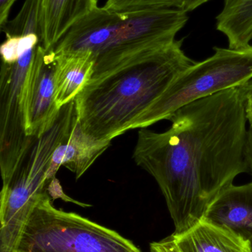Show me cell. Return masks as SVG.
<instances>
[{"label": "cell", "mask_w": 252, "mask_h": 252, "mask_svg": "<svg viewBox=\"0 0 252 252\" xmlns=\"http://www.w3.org/2000/svg\"><path fill=\"white\" fill-rule=\"evenodd\" d=\"M186 0H108L105 8L116 12H134L158 9H183Z\"/></svg>", "instance_id": "15"}, {"label": "cell", "mask_w": 252, "mask_h": 252, "mask_svg": "<svg viewBox=\"0 0 252 252\" xmlns=\"http://www.w3.org/2000/svg\"><path fill=\"white\" fill-rule=\"evenodd\" d=\"M171 237L180 252H252L250 240L204 218L188 230Z\"/></svg>", "instance_id": "10"}, {"label": "cell", "mask_w": 252, "mask_h": 252, "mask_svg": "<svg viewBox=\"0 0 252 252\" xmlns=\"http://www.w3.org/2000/svg\"><path fill=\"white\" fill-rule=\"evenodd\" d=\"M36 50L25 53L14 63L1 62L0 167L3 185L7 184L13 176L33 139L27 135L25 129L24 91L27 75Z\"/></svg>", "instance_id": "7"}, {"label": "cell", "mask_w": 252, "mask_h": 252, "mask_svg": "<svg viewBox=\"0 0 252 252\" xmlns=\"http://www.w3.org/2000/svg\"><path fill=\"white\" fill-rule=\"evenodd\" d=\"M150 252H180L176 247L171 235L162 241L150 244Z\"/></svg>", "instance_id": "17"}, {"label": "cell", "mask_w": 252, "mask_h": 252, "mask_svg": "<svg viewBox=\"0 0 252 252\" xmlns=\"http://www.w3.org/2000/svg\"><path fill=\"white\" fill-rule=\"evenodd\" d=\"M57 57L54 49L40 45L28 71L24 91L27 135L38 137L47 131L59 116L56 102Z\"/></svg>", "instance_id": "8"}, {"label": "cell", "mask_w": 252, "mask_h": 252, "mask_svg": "<svg viewBox=\"0 0 252 252\" xmlns=\"http://www.w3.org/2000/svg\"><path fill=\"white\" fill-rule=\"evenodd\" d=\"M216 28L227 38L230 48H243L252 41V0L224 5L216 17Z\"/></svg>", "instance_id": "14"}, {"label": "cell", "mask_w": 252, "mask_h": 252, "mask_svg": "<svg viewBox=\"0 0 252 252\" xmlns=\"http://www.w3.org/2000/svg\"><path fill=\"white\" fill-rule=\"evenodd\" d=\"M204 219L224 225L247 240L252 238V182L232 185L209 207Z\"/></svg>", "instance_id": "11"}, {"label": "cell", "mask_w": 252, "mask_h": 252, "mask_svg": "<svg viewBox=\"0 0 252 252\" xmlns=\"http://www.w3.org/2000/svg\"><path fill=\"white\" fill-rule=\"evenodd\" d=\"M182 45L183 39L176 40L93 72L75 99L83 130L99 140L112 141L136 128L176 78L196 62Z\"/></svg>", "instance_id": "2"}, {"label": "cell", "mask_w": 252, "mask_h": 252, "mask_svg": "<svg viewBox=\"0 0 252 252\" xmlns=\"http://www.w3.org/2000/svg\"><path fill=\"white\" fill-rule=\"evenodd\" d=\"M77 118L75 100L61 108L53 126L33 137L0 198V252H12L33 207L47 192V172L53 153L68 139Z\"/></svg>", "instance_id": "4"}, {"label": "cell", "mask_w": 252, "mask_h": 252, "mask_svg": "<svg viewBox=\"0 0 252 252\" xmlns=\"http://www.w3.org/2000/svg\"><path fill=\"white\" fill-rule=\"evenodd\" d=\"M250 242H251L252 251V238H251V239H250Z\"/></svg>", "instance_id": "21"}, {"label": "cell", "mask_w": 252, "mask_h": 252, "mask_svg": "<svg viewBox=\"0 0 252 252\" xmlns=\"http://www.w3.org/2000/svg\"><path fill=\"white\" fill-rule=\"evenodd\" d=\"M110 143L111 140H99L86 133L76 118L68 139L58 145L53 153L46 176L47 182L56 177L62 166L72 172L75 179H79L107 151Z\"/></svg>", "instance_id": "9"}, {"label": "cell", "mask_w": 252, "mask_h": 252, "mask_svg": "<svg viewBox=\"0 0 252 252\" xmlns=\"http://www.w3.org/2000/svg\"><path fill=\"white\" fill-rule=\"evenodd\" d=\"M16 0H0V26L9 20L10 10Z\"/></svg>", "instance_id": "18"}, {"label": "cell", "mask_w": 252, "mask_h": 252, "mask_svg": "<svg viewBox=\"0 0 252 252\" xmlns=\"http://www.w3.org/2000/svg\"><path fill=\"white\" fill-rule=\"evenodd\" d=\"M188 22L183 9L116 12L98 7L75 23L54 47L56 55L90 52L93 72L167 45Z\"/></svg>", "instance_id": "3"}, {"label": "cell", "mask_w": 252, "mask_h": 252, "mask_svg": "<svg viewBox=\"0 0 252 252\" xmlns=\"http://www.w3.org/2000/svg\"><path fill=\"white\" fill-rule=\"evenodd\" d=\"M252 79V44L238 49L214 47L210 57L195 62L176 78L138 122L136 128L169 121L183 106L220 92L242 87Z\"/></svg>", "instance_id": "6"}, {"label": "cell", "mask_w": 252, "mask_h": 252, "mask_svg": "<svg viewBox=\"0 0 252 252\" xmlns=\"http://www.w3.org/2000/svg\"><path fill=\"white\" fill-rule=\"evenodd\" d=\"M241 87L244 92V97H245L246 111H247V121H248L246 153H247V163H248L250 173H251L252 179V79Z\"/></svg>", "instance_id": "16"}, {"label": "cell", "mask_w": 252, "mask_h": 252, "mask_svg": "<svg viewBox=\"0 0 252 252\" xmlns=\"http://www.w3.org/2000/svg\"><path fill=\"white\" fill-rule=\"evenodd\" d=\"M12 252H142L130 240L74 213L46 192L27 216Z\"/></svg>", "instance_id": "5"}, {"label": "cell", "mask_w": 252, "mask_h": 252, "mask_svg": "<svg viewBox=\"0 0 252 252\" xmlns=\"http://www.w3.org/2000/svg\"><path fill=\"white\" fill-rule=\"evenodd\" d=\"M169 121L164 132L141 128L133 158L158 184L179 234L204 219L239 175L250 173L244 92L237 87L197 100Z\"/></svg>", "instance_id": "1"}, {"label": "cell", "mask_w": 252, "mask_h": 252, "mask_svg": "<svg viewBox=\"0 0 252 252\" xmlns=\"http://www.w3.org/2000/svg\"><path fill=\"white\" fill-rule=\"evenodd\" d=\"M210 1H211V0H186L184 7H183V10L187 13L189 11H192V10L198 8L200 6Z\"/></svg>", "instance_id": "19"}, {"label": "cell", "mask_w": 252, "mask_h": 252, "mask_svg": "<svg viewBox=\"0 0 252 252\" xmlns=\"http://www.w3.org/2000/svg\"><path fill=\"white\" fill-rule=\"evenodd\" d=\"M98 7V0H43V47L54 48L75 23Z\"/></svg>", "instance_id": "13"}, {"label": "cell", "mask_w": 252, "mask_h": 252, "mask_svg": "<svg viewBox=\"0 0 252 252\" xmlns=\"http://www.w3.org/2000/svg\"><path fill=\"white\" fill-rule=\"evenodd\" d=\"M56 102L59 109L75 100L91 78L95 60L90 52L56 55Z\"/></svg>", "instance_id": "12"}, {"label": "cell", "mask_w": 252, "mask_h": 252, "mask_svg": "<svg viewBox=\"0 0 252 252\" xmlns=\"http://www.w3.org/2000/svg\"><path fill=\"white\" fill-rule=\"evenodd\" d=\"M241 0H225L224 5H230V4H235V3L239 2Z\"/></svg>", "instance_id": "20"}]
</instances>
